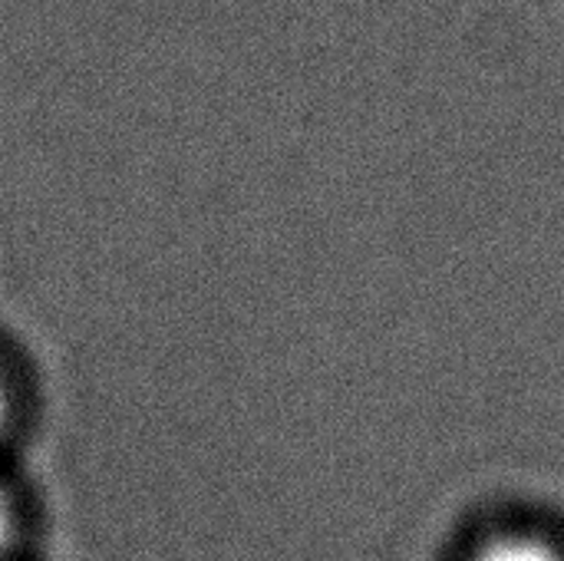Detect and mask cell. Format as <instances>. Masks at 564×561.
<instances>
[{"instance_id": "cell-1", "label": "cell", "mask_w": 564, "mask_h": 561, "mask_svg": "<svg viewBox=\"0 0 564 561\" xmlns=\"http://www.w3.org/2000/svg\"><path fill=\"white\" fill-rule=\"evenodd\" d=\"M466 561H564V546L545 532L506 529L482 539Z\"/></svg>"}, {"instance_id": "cell-2", "label": "cell", "mask_w": 564, "mask_h": 561, "mask_svg": "<svg viewBox=\"0 0 564 561\" xmlns=\"http://www.w3.org/2000/svg\"><path fill=\"white\" fill-rule=\"evenodd\" d=\"M13 532H17L13 506H10L7 493L0 489V561H7V555H10V546H13Z\"/></svg>"}, {"instance_id": "cell-3", "label": "cell", "mask_w": 564, "mask_h": 561, "mask_svg": "<svg viewBox=\"0 0 564 561\" xmlns=\"http://www.w3.org/2000/svg\"><path fill=\"white\" fill-rule=\"evenodd\" d=\"M7 420H10V393H7V384L0 377V433L7 430Z\"/></svg>"}]
</instances>
